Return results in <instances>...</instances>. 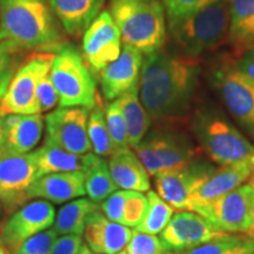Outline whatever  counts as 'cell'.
Listing matches in <instances>:
<instances>
[{"mask_svg":"<svg viewBox=\"0 0 254 254\" xmlns=\"http://www.w3.org/2000/svg\"><path fill=\"white\" fill-rule=\"evenodd\" d=\"M253 171L249 161L220 166L212 172L192 193L187 211L198 212L205 206L215 201L231 190L244 185Z\"/></svg>","mask_w":254,"mask_h":254,"instance_id":"cell-17","label":"cell"},{"mask_svg":"<svg viewBox=\"0 0 254 254\" xmlns=\"http://www.w3.org/2000/svg\"><path fill=\"white\" fill-rule=\"evenodd\" d=\"M50 79L58 93L59 107H85L92 110L100 97L93 73L74 46L59 44L53 49Z\"/></svg>","mask_w":254,"mask_h":254,"instance_id":"cell-5","label":"cell"},{"mask_svg":"<svg viewBox=\"0 0 254 254\" xmlns=\"http://www.w3.org/2000/svg\"><path fill=\"white\" fill-rule=\"evenodd\" d=\"M252 194L253 189L249 184L241 185L199 209L196 213L207 218L219 230L226 233H246L252 224Z\"/></svg>","mask_w":254,"mask_h":254,"instance_id":"cell-14","label":"cell"},{"mask_svg":"<svg viewBox=\"0 0 254 254\" xmlns=\"http://www.w3.org/2000/svg\"><path fill=\"white\" fill-rule=\"evenodd\" d=\"M28 198H41L55 204H63L86 194L85 174L81 171L60 172L41 176L32 184Z\"/></svg>","mask_w":254,"mask_h":254,"instance_id":"cell-21","label":"cell"},{"mask_svg":"<svg viewBox=\"0 0 254 254\" xmlns=\"http://www.w3.org/2000/svg\"><path fill=\"white\" fill-rule=\"evenodd\" d=\"M84 237L92 252L117 254L126 249L132 231L122 224L111 221L98 208L88 215Z\"/></svg>","mask_w":254,"mask_h":254,"instance_id":"cell-19","label":"cell"},{"mask_svg":"<svg viewBox=\"0 0 254 254\" xmlns=\"http://www.w3.org/2000/svg\"><path fill=\"white\" fill-rule=\"evenodd\" d=\"M200 62L183 53L159 50L142 60L140 100L153 119L185 114L195 93Z\"/></svg>","mask_w":254,"mask_h":254,"instance_id":"cell-1","label":"cell"},{"mask_svg":"<svg viewBox=\"0 0 254 254\" xmlns=\"http://www.w3.org/2000/svg\"><path fill=\"white\" fill-rule=\"evenodd\" d=\"M58 233L55 230H46L24 241L15 254H51Z\"/></svg>","mask_w":254,"mask_h":254,"instance_id":"cell-35","label":"cell"},{"mask_svg":"<svg viewBox=\"0 0 254 254\" xmlns=\"http://www.w3.org/2000/svg\"><path fill=\"white\" fill-rule=\"evenodd\" d=\"M49 74L44 75V77L40 79L36 90L37 101L38 104H39L41 113L52 110L53 107L58 104V93H57L56 88L53 86Z\"/></svg>","mask_w":254,"mask_h":254,"instance_id":"cell-37","label":"cell"},{"mask_svg":"<svg viewBox=\"0 0 254 254\" xmlns=\"http://www.w3.org/2000/svg\"><path fill=\"white\" fill-rule=\"evenodd\" d=\"M81 246L80 236H62L56 240L51 254H79Z\"/></svg>","mask_w":254,"mask_h":254,"instance_id":"cell-38","label":"cell"},{"mask_svg":"<svg viewBox=\"0 0 254 254\" xmlns=\"http://www.w3.org/2000/svg\"><path fill=\"white\" fill-rule=\"evenodd\" d=\"M146 196L148 200L147 212H146L144 220L135 228V231L157 236L165 230V227L172 219L174 208L168 205L164 199H161L154 190H147Z\"/></svg>","mask_w":254,"mask_h":254,"instance_id":"cell-30","label":"cell"},{"mask_svg":"<svg viewBox=\"0 0 254 254\" xmlns=\"http://www.w3.org/2000/svg\"><path fill=\"white\" fill-rule=\"evenodd\" d=\"M55 220L53 205L46 200H36L13 212L1 228L0 240L9 253L15 254L24 241L49 230Z\"/></svg>","mask_w":254,"mask_h":254,"instance_id":"cell-13","label":"cell"},{"mask_svg":"<svg viewBox=\"0 0 254 254\" xmlns=\"http://www.w3.org/2000/svg\"><path fill=\"white\" fill-rule=\"evenodd\" d=\"M160 234L168 252H178L193 249L228 233L219 230L201 214L193 211H179L173 214Z\"/></svg>","mask_w":254,"mask_h":254,"instance_id":"cell-15","label":"cell"},{"mask_svg":"<svg viewBox=\"0 0 254 254\" xmlns=\"http://www.w3.org/2000/svg\"><path fill=\"white\" fill-rule=\"evenodd\" d=\"M125 118L129 147L135 148L147 134L151 117L139 98V85L132 87L117 99Z\"/></svg>","mask_w":254,"mask_h":254,"instance_id":"cell-26","label":"cell"},{"mask_svg":"<svg viewBox=\"0 0 254 254\" xmlns=\"http://www.w3.org/2000/svg\"><path fill=\"white\" fill-rule=\"evenodd\" d=\"M110 13L124 44L146 56L164 47L167 38L166 13L159 0H111Z\"/></svg>","mask_w":254,"mask_h":254,"instance_id":"cell-3","label":"cell"},{"mask_svg":"<svg viewBox=\"0 0 254 254\" xmlns=\"http://www.w3.org/2000/svg\"><path fill=\"white\" fill-rule=\"evenodd\" d=\"M53 57V53L49 52L34 55L17 69L0 104L1 118L9 114L41 113L36 97L37 85L44 75L50 73Z\"/></svg>","mask_w":254,"mask_h":254,"instance_id":"cell-9","label":"cell"},{"mask_svg":"<svg viewBox=\"0 0 254 254\" xmlns=\"http://www.w3.org/2000/svg\"><path fill=\"white\" fill-rule=\"evenodd\" d=\"M87 133L92 145V150L97 155L106 157V155H111L116 151L109 133V128H107L105 111L100 100L91 110L90 116H88Z\"/></svg>","mask_w":254,"mask_h":254,"instance_id":"cell-31","label":"cell"},{"mask_svg":"<svg viewBox=\"0 0 254 254\" xmlns=\"http://www.w3.org/2000/svg\"><path fill=\"white\" fill-rule=\"evenodd\" d=\"M142 53L124 44L122 52L113 63L99 73L101 93L107 100H116L132 87L139 85L142 66Z\"/></svg>","mask_w":254,"mask_h":254,"instance_id":"cell-18","label":"cell"},{"mask_svg":"<svg viewBox=\"0 0 254 254\" xmlns=\"http://www.w3.org/2000/svg\"><path fill=\"white\" fill-rule=\"evenodd\" d=\"M234 59H236V65L239 71L254 82V49L247 51L244 55Z\"/></svg>","mask_w":254,"mask_h":254,"instance_id":"cell-39","label":"cell"},{"mask_svg":"<svg viewBox=\"0 0 254 254\" xmlns=\"http://www.w3.org/2000/svg\"><path fill=\"white\" fill-rule=\"evenodd\" d=\"M230 27V0H218L205 7L173 20L167 30L183 55L198 58L227 38Z\"/></svg>","mask_w":254,"mask_h":254,"instance_id":"cell-4","label":"cell"},{"mask_svg":"<svg viewBox=\"0 0 254 254\" xmlns=\"http://www.w3.org/2000/svg\"><path fill=\"white\" fill-rule=\"evenodd\" d=\"M168 254H254V240L247 236L228 233L193 249Z\"/></svg>","mask_w":254,"mask_h":254,"instance_id":"cell-29","label":"cell"},{"mask_svg":"<svg viewBox=\"0 0 254 254\" xmlns=\"http://www.w3.org/2000/svg\"><path fill=\"white\" fill-rule=\"evenodd\" d=\"M0 219H1V204H0Z\"/></svg>","mask_w":254,"mask_h":254,"instance_id":"cell-49","label":"cell"},{"mask_svg":"<svg viewBox=\"0 0 254 254\" xmlns=\"http://www.w3.org/2000/svg\"><path fill=\"white\" fill-rule=\"evenodd\" d=\"M122 52V34L110 11L100 12L82 39L84 60L92 72L99 73Z\"/></svg>","mask_w":254,"mask_h":254,"instance_id":"cell-12","label":"cell"},{"mask_svg":"<svg viewBox=\"0 0 254 254\" xmlns=\"http://www.w3.org/2000/svg\"><path fill=\"white\" fill-rule=\"evenodd\" d=\"M13 74H14L13 66H9L4 73L0 74V104H1L2 98H4L6 91H7L9 82H11L12 78H13Z\"/></svg>","mask_w":254,"mask_h":254,"instance_id":"cell-41","label":"cell"},{"mask_svg":"<svg viewBox=\"0 0 254 254\" xmlns=\"http://www.w3.org/2000/svg\"><path fill=\"white\" fill-rule=\"evenodd\" d=\"M86 194L95 204H101L117 190L110 173L109 163L98 157L94 163L84 172Z\"/></svg>","mask_w":254,"mask_h":254,"instance_id":"cell-28","label":"cell"},{"mask_svg":"<svg viewBox=\"0 0 254 254\" xmlns=\"http://www.w3.org/2000/svg\"><path fill=\"white\" fill-rule=\"evenodd\" d=\"M39 178L33 152L0 157V201L6 213L26 204L28 190Z\"/></svg>","mask_w":254,"mask_h":254,"instance_id":"cell-11","label":"cell"},{"mask_svg":"<svg viewBox=\"0 0 254 254\" xmlns=\"http://www.w3.org/2000/svg\"><path fill=\"white\" fill-rule=\"evenodd\" d=\"M193 132L200 147L220 166L249 161L254 154L249 139L214 109L205 107L195 113Z\"/></svg>","mask_w":254,"mask_h":254,"instance_id":"cell-6","label":"cell"},{"mask_svg":"<svg viewBox=\"0 0 254 254\" xmlns=\"http://www.w3.org/2000/svg\"><path fill=\"white\" fill-rule=\"evenodd\" d=\"M213 171L209 164L195 160L182 170L161 172L154 177L157 193L174 209H189L192 193Z\"/></svg>","mask_w":254,"mask_h":254,"instance_id":"cell-16","label":"cell"},{"mask_svg":"<svg viewBox=\"0 0 254 254\" xmlns=\"http://www.w3.org/2000/svg\"><path fill=\"white\" fill-rule=\"evenodd\" d=\"M79 254H97L94 252H92L91 249L86 245H82L81 249H80V252H79Z\"/></svg>","mask_w":254,"mask_h":254,"instance_id":"cell-44","label":"cell"},{"mask_svg":"<svg viewBox=\"0 0 254 254\" xmlns=\"http://www.w3.org/2000/svg\"><path fill=\"white\" fill-rule=\"evenodd\" d=\"M44 129V117L39 114H9L4 117L2 155L28 153L39 142Z\"/></svg>","mask_w":254,"mask_h":254,"instance_id":"cell-20","label":"cell"},{"mask_svg":"<svg viewBox=\"0 0 254 254\" xmlns=\"http://www.w3.org/2000/svg\"><path fill=\"white\" fill-rule=\"evenodd\" d=\"M90 110L85 107H59L45 116V142L74 154L92 151L87 133Z\"/></svg>","mask_w":254,"mask_h":254,"instance_id":"cell-10","label":"cell"},{"mask_svg":"<svg viewBox=\"0 0 254 254\" xmlns=\"http://www.w3.org/2000/svg\"><path fill=\"white\" fill-rule=\"evenodd\" d=\"M105 0H49L53 13L64 30L80 36L100 13Z\"/></svg>","mask_w":254,"mask_h":254,"instance_id":"cell-23","label":"cell"},{"mask_svg":"<svg viewBox=\"0 0 254 254\" xmlns=\"http://www.w3.org/2000/svg\"><path fill=\"white\" fill-rule=\"evenodd\" d=\"M14 52L11 47L0 43V74L11 66V55Z\"/></svg>","mask_w":254,"mask_h":254,"instance_id":"cell-40","label":"cell"},{"mask_svg":"<svg viewBox=\"0 0 254 254\" xmlns=\"http://www.w3.org/2000/svg\"><path fill=\"white\" fill-rule=\"evenodd\" d=\"M0 254H11V253L6 250V247L2 245V244H0Z\"/></svg>","mask_w":254,"mask_h":254,"instance_id":"cell-46","label":"cell"},{"mask_svg":"<svg viewBox=\"0 0 254 254\" xmlns=\"http://www.w3.org/2000/svg\"><path fill=\"white\" fill-rule=\"evenodd\" d=\"M148 208L147 196L141 192L128 190L123 209V218L120 224L127 227H138L144 220Z\"/></svg>","mask_w":254,"mask_h":254,"instance_id":"cell-33","label":"cell"},{"mask_svg":"<svg viewBox=\"0 0 254 254\" xmlns=\"http://www.w3.org/2000/svg\"><path fill=\"white\" fill-rule=\"evenodd\" d=\"M251 214H252V224H251V227L246 232V234L247 237L254 240V190L252 194V202H251Z\"/></svg>","mask_w":254,"mask_h":254,"instance_id":"cell-42","label":"cell"},{"mask_svg":"<svg viewBox=\"0 0 254 254\" xmlns=\"http://www.w3.org/2000/svg\"><path fill=\"white\" fill-rule=\"evenodd\" d=\"M211 74L212 84L218 88L227 110L254 136V82L239 71L232 55L219 60Z\"/></svg>","mask_w":254,"mask_h":254,"instance_id":"cell-8","label":"cell"},{"mask_svg":"<svg viewBox=\"0 0 254 254\" xmlns=\"http://www.w3.org/2000/svg\"><path fill=\"white\" fill-rule=\"evenodd\" d=\"M4 147V118L0 117V155Z\"/></svg>","mask_w":254,"mask_h":254,"instance_id":"cell-43","label":"cell"},{"mask_svg":"<svg viewBox=\"0 0 254 254\" xmlns=\"http://www.w3.org/2000/svg\"><path fill=\"white\" fill-rule=\"evenodd\" d=\"M62 39L49 0H0V43L17 52L53 50Z\"/></svg>","mask_w":254,"mask_h":254,"instance_id":"cell-2","label":"cell"},{"mask_svg":"<svg viewBox=\"0 0 254 254\" xmlns=\"http://www.w3.org/2000/svg\"><path fill=\"white\" fill-rule=\"evenodd\" d=\"M134 150L152 177L167 171L182 170L198 160L192 142L180 132H152Z\"/></svg>","mask_w":254,"mask_h":254,"instance_id":"cell-7","label":"cell"},{"mask_svg":"<svg viewBox=\"0 0 254 254\" xmlns=\"http://www.w3.org/2000/svg\"><path fill=\"white\" fill-rule=\"evenodd\" d=\"M165 8L167 20H173L205 7L218 0H159Z\"/></svg>","mask_w":254,"mask_h":254,"instance_id":"cell-36","label":"cell"},{"mask_svg":"<svg viewBox=\"0 0 254 254\" xmlns=\"http://www.w3.org/2000/svg\"><path fill=\"white\" fill-rule=\"evenodd\" d=\"M0 244H1V240H0Z\"/></svg>","mask_w":254,"mask_h":254,"instance_id":"cell-50","label":"cell"},{"mask_svg":"<svg viewBox=\"0 0 254 254\" xmlns=\"http://www.w3.org/2000/svg\"><path fill=\"white\" fill-rule=\"evenodd\" d=\"M39 171V177L60 172H85L99 155L93 153L74 154L58 146L44 144L33 152Z\"/></svg>","mask_w":254,"mask_h":254,"instance_id":"cell-25","label":"cell"},{"mask_svg":"<svg viewBox=\"0 0 254 254\" xmlns=\"http://www.w3.org/2000/svg\"><path fill=\"white\" fill-rule=\"evenodd\" d=\"M247 182H249L247 184H249V185H250L251 187H252L253 190H254V173H252V176L250 177V179L247 180Z\"/></svg>","mask_w":254,"mask_h":254,"instance_id":"cell-45","label":"cell"},{"mask_svg":"<svg viewBox=\"0 0 254 254\" xmlns=\"http://www.w3.org/2000/svg\"><path fill=\"white\" fill-rule=\"evenodd\" d=\"M105 118H106L107 128L112 139L114 148L122 150L128 148V135H127V126L124 114L120 109L118 101L113 100L106 106L105 110Z\"/></svg>","mask_w":254,"mask_h":254,"instance_id":"cell-32","label":"cell"},{"mask_svg":"<svg viewBox=\"0 0 254 254\" xmlns=\"http://www.w3.org/2000/svg\"><path fill=\"white\" fill-rule=\"evenodd\" d=\"M117 254H126V251L124 250V251H122V252H119V253H117Z\"/></svg>","mask_w":254,"mask_h":254,"instance_id":"cell-48","label":"cell"},{"mask_svg":"<svg viewBox=\"0 0 254 254\" xmlns=\"http://www.w3.org/2000/svg\"><path fill=\"white\" fill-rule=\"evenodd\" d=\"M109 168L114 184L119 189L141 193L150 190V174L129 147L114 151L111 154Z\"/></svg>","mask_w":254,"mask_h":254,"instance_id":"cell-22","label":"cell"},{"mask_svg":"<svg viewBox=\"0 0 254 254\" xmlns=\"http://www.w3.org/2000/svg\"><path fill=\"white\" fill-rule=\"evenodd\" d=\"M99 208L95 202L88 199L73 200L63 206L56 217L55 230L60 236H82L88 215Z\"/></svg>","mask_w":254,"mask_h":254,"instance_id":"cell-27","label":"cell"},{"mask_svg":"<svg viewBox=\"0 0 254 254\" xmlns=\"http://www.w3.org/2000/svg\"><path fill=\"white\" fill-rule=\"evenodd\" d=\"M250 163H251V167H252V171H253V173H254V154H253V157L251 158Z\"/></svg>","mask_w":254,"mask_h":254,"instance_id":"cell-47","label":"cell"},{"mask_svg":"<svg viewBox=\"0 0 254 254\" xmlns=\"http://www.w3.org/2000/svg\"><path fill=\"white\" fill-rule=\"evenodd\" d=\"M227 40L234 58L254 49V0H230Z\"/></svg>","mask_w":254,"mask_h":254,"instance_id":"cell-24","label":"cell"},{"mask_svg":"<svg viewBox=\"0 0 254 254\" xmlns=\"http://www.w3.org/2000/svg\"><path fill=\"white\" fill-rule=\"evenodd\" d=\"M125 251L126 254H168L160 238L139 231L132 232Z\"/></svg>","mask_w":254,"mask_h":254,"instance_id":"cell-34","label":"cell"}]
</instances>
